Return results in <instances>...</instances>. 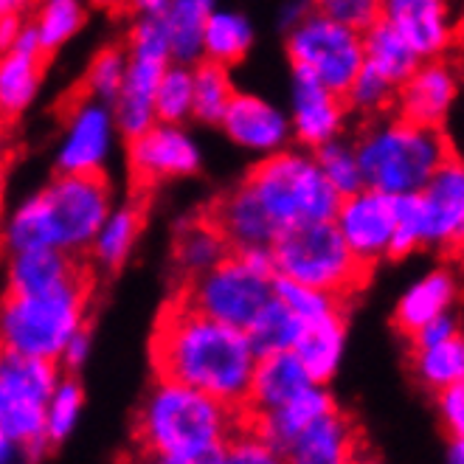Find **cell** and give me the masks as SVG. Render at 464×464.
I'll return each mask as SVG.
<instances>
[{
    "label": "cell",
    "instance_id": "obj_1",
    "mask_svg": "<svg viewBox=\"0 0 464 464\" xmlns=\"http://www.w3.org/2000/svg\"><path fill=\"white\" fill-rule=\"evenodd\" d=\"M152 366L158 377L206 392L242 411L256 352L242 330L198 313L178 295L158 318Z\"/></svg>",
    "mask_w": 464,
    "mask_h": 464
},
{
    "label": "cell",
    "instance_id": "obj_2",
    "mask_svg": "<svg viewBox=\"0 0 464 464\" xmlns=\"http://www.w3.org/2000/svg\"><path fill=\"white\" fill-rule=\"evenodd\" d=\"M237 408L206 392L158 377L141 405L135 433L141 448L158 461L220 464L237 430Z\"/></svg>",
    "mask_w": 464,
    "mask_h": 464
},
{
    "label": "cell",
    "instance_id": "obj_3",
    "mask_svg": "<svg viewBox=\"0 0 464 464\" xmlns=\"http://www.w3.org/2000/svg\"><path fill=\"white\" fill-rule=\"evenodd\" d=\"M113 208L111 183L102 172H60L45 188L23 200L4 226V245L14 251L60 248L68 254L88 245Z\"/></svg>",
    "mask_w": 464,
    "mask_h": 464
},
{
    "label": "cell",
    "instance_id": "obj_4",
    "mask_svg": "<svg viewBox=\"0 0 464 464\" xmlns=\"http://www.w3.org/2000/svg\"><path fill=\"white\" fill-rule=\"evenodd\" d=\"M363 186L389 198L411 195L453 155L442 127H425L405 119L386 121L369 130L354 147Z\"/></svg>",
    "mask_w": 464,
    "mask_h": 464
},
{
    "label": "cell",
    "instance_id": "obj_5",
    "mask_svg": "<svg viewBox=\"0 0 464 464\" xmlns=\"http://www.w3.org/2000/svg\"><path fill=\"white\" fill-rule=\"evenodd\" d=\"M88 295V273L40 293H6L0 302V349L57 363L85 321Z\"/></svg>",
    "mask_w": 464,
    "mask_h": 464
},
{
    "label": "cell",
    "instance_id": "obj_6",
    "mask_svg": "<svg viewBox=\"0 0 464 464\" xmlns=\"http://www.w3.org/2000/svg\"><path fill=\"white\" fill-rule=\"evenodd\" d=\"M245 186L276 231L333 220L341 203V195L324 178L315 158L302 152H270L248 175Z\"/></svg>",
    "mask_w": 464,
    "mask_h": 464
},
{
    "label": "cell",
    "instance_id": "obj_7",
    "mask_svg": "<svg viewBox=\"0 0 464 464\" xmlns=\"http://www.w3.org/2000/svg\"><path fill=\"white\" fill-rule=\"evenodd\" d=\"M276 276L304 282L335 298L358 293L369 279V265L358 262L333 220L282 228L270 242Z\"/></svg>",
    "mask_w": 464,
    "mask_h": 464
},
{
    "label": "cell",
    "instance_id": "obj_8",
    "mask_svg": "<svg viewBox=\"0 0 464 464\" xmlns=\"http://www.w3.org/2000/svg\"><path fill=\"white\" fill-rule=\"evenodd\" d=\"M57 363L0 349V433L25 456H40L45 440V400L57 383Z\"/></svg>",
    "mask_w": 464,
    "mask_h": 464
},
{
    "label": "cell",
    "instance_id": "obj_9",
    "mask_svg": "<svg viewBox=\"0 0 464 464\" xmlns=\"http://www.w3.org/2000/svg\"><path fill=\"white\" fill-rule=\"evenodd\" d=\"M273 279L276 276L254 270L237 251H231L223 262L188 279L180 298L198 313L245 333L273 298Z\"/></svg>",
    "mask_w": 464,
    "mask_h": 464
},
{
    "label": "cell",
    "instance_id": "obj_10",
    "mask_svg": "<svg viewBox=\"0 0 464 464\" xmlns=\"http://www.w3.org/2000/svg\"><path fill=\"white\" fill-rule=\"evenodd\" d=\"M287 53L293 68L307 71L324 88L343 96L363 65V40L361 32L313 9L290 25Z\"/></svg>",
    "mask_w": 464,
    "mask_h": 464
},
{
    "label": "cell",
    "instance_id": "obj_11",
    "mask_svg": "<svg viewBox=\"0 0 464 464\" xmlns=\"http://www.w3.org/2000/svg\"><path fill=\"white\" fill-rule=\"evenodd\" d=\"M169 63H172V51L160 17H144L130 34L124 85L116 102L111 104L116 127L127 139L155 124L152 99H155L158 79Z\"/></svg>",
    "mask_w": 464,
    "mask_h": 464
},
{
    "label": "cell",
    "instance_id": "obj_12",
    "mask_svg": "<svg viewBox=\"0 0 464 464\" xmlns=\"http://www.w3.org/2000/svg\"><path fill=\"white\" fill-rule=\"evenodd\" d=\"M113 107L79 93L71 104L65 132L60 141V172H102L116 144Z\"/></svg>",
    "mask_w": 464,
    "mask_h": 464
},
{
    "label": "cell",
    "instance_id": "obj_13",
    "mask_svg": "<svg viewBox=\"0 0 464 464\" xmlns=\"http://www.w3.org/2000/svg\"><path fill=\"white\" fill-rule=\"evenodd\" d=\"M333 226L338 228L352 256L372 267L374 262L389 256L392 226H394L392 198L377 192V188L361 186L358 192L341 198Z\"/></svg>",
    "mask_w": 464,
    "mask_h": 464
},
{
    "label": "cell",
    "instance_id": "obj_14",
    "mask_svg": "<svg viewBox=\"0 0 464 464\" xmlns=\"http://www.w3.org/2000/svg\"><path fill=\"white\" fill-rule=\"evenodd\" d=\"M200 150L180 124L155 121L130 139V169L139 183L188 178L200 169Z\"/></svg>",
    "mask_w": 464,
    "mask_h": 464
},
{
    "label": "cell",
    "instance_id": "obj_15",
    "mask_svg": "<svg viewBox=\"0 0 464 464\" xmlns=\"http://www.w3.org/2000/svg\"><path fill=\"white\" fill-rule=\"evenodd\" d=\"M377 17L397 29L420 60L445 57L456 43V23L448 0H377Z\"/></svg>",
    "mask_w": 464,
    "mask_h": 464
},
{
    "label": "cell",
    "instance_id": "obj_16",
    "mask_svg": "<svg viewBox=\"0 0 464 464\" xmlns=\"http://www.w3.org/2000/svg\"><path fill=\"white\" fill-rule=\"evenodd\" d=\"M425 245L459 251L464 237V167L450 155L420 188Z\"/></svg>",
    "mask_w": 464,
    "mask_h": 464
},
{
    "label": "cell",
    "instance_id": "obj_17",
    "mask_svg": "<svg viewBox=\"0 0 464 464\" xmlns=\"http://www.w3.org/2000/svg\"><path fill=\"white\" fill-rule=\"evenodd\" d=\"M456 91H459L456 65L445 63L442 57L422 60L397 85L394 93L397 113L405 121L442 127L445 116L450 113V107L456 102Z\"/></svg>",
    "mask_w": 464,
    "mask_h": 464
},
{
    "label": "cell",
    "instance_id": "obj_18",
    "mask_svg": "<svg viewBox=\"0 0 464 464\" xmlns=\"http://www.w3.org/2000/svg\"><path fill=\"white\" fill-rule=\"evenodd\" d=\"M346 116L343 96L324 88L315 76L293 68V132L307 147H321L338 139Z\"/></svg>",
    "mask_w": 464,
    "mask_h": 464
},
{
    "label": "cell",
    "instance_id": "obj_19",
    "mask_svg": "<svg viewBox=\"0 0 464 464\" xmlns=\"http://www.w3.org/2000/svg\"><path fill=\"white\" fill-rule=\"evenodd\" d=\"M220 127L226 135L251 152H276L290 139V119L279 111L276 104H270L251 93H234L226 113L220 119Z\"/></svg>",
    "mask_w": 464,
    "mask_h": 464
},
{
    "label": "cell",
    "instance_id": "obj_20",
    "mask_svg": "<svg viewBox=\"0 0 464 464\" xmlns=\"http://www.w3.org/2000/svg\"><path fill=\"white\" fill-rule=\"evenodd\" d=\"M358 428L338 408H330L326 414L295 433V440L285 448L282 459H290L295 464H343L358 456Z\"/></svg>",
    "mask_w": 464,
    "mask_h": 464
},
{
    "label": "cell",
    "instance_id": "obj_21",
    "mask_svg": "<svg viewBox=\"0 0 464 464\" xmlns=\"http://www.w3.org/2000/svg\"><path fill=\"white\" fill-rule=\"evenodd\" d=\"M307 386H313V377L295 358L293 349L273 352L256 358L254 374H251V389L245 397L242 411L245 417H259L267 414L273 408L285 405L295 394H302Z\"/></svg>",
    "mask_w": 464,
    "mask_h": 464
},
{
    "label": "cell",
    "instance_id": "obj_22",
    "mask_svg": "<svg viewBox=\"0 0 464 464\" xmlns=\"http://www.w3.org/2000/svg\"><path fill=\"white\" fill-rule=\"evenodd\" d=\"M330 408H335L333 397L326 394V389L321 383H313L302 394L287 400L285 405L273 408V411L259 414V417H248V422L256 433L265 436V440L270 442V448L276 450V456L282 459L285 448L295 440V433L302 428H307L321 414H326Z\"/></svg>",
    "mask_w": 464,
    "mask_h": 464
},
{
    "label": "cell",
    "instance_id": "obj_23",
    "mask_svg": "<svg viewBox=\"0 0 464 464\" xmlns=\"http://www.w3.org/2000/svg\"><path fill=\"white\" fill-rule=\"evenodd\" d=\"M208 220L223 231L234 251L251 248V245H270L273 237L279 234L245 183L211 208Z\"/></svg>",
    "mask_w": 464,
    "mask_h": 464
},
{
    "label": "cell",
    "instance_id": "obj_24",
    "mask_svg": "<svg viewBox=\"0 0 464 464\" xmlns=\"http://www.w3.org/2000/svg\"><path fill=\"white\" fill-rule=\"evenodd\" d=\"M343 343H346V326L343 315L330 313L318 321L302 324V333H298L293 352L295 358L302 361L307 374L313 377V383H330L335 377L341 358H343Z\"/></svg>",
    "mask_w": 464,
    "mask_h": 464
},
{
    "label": "cell",
    "instance_id": "obj_25",
    "mask_svg": "<svg viewBox=\"0 0 464 464\" xmlns=\"http://www.w3.org/2000/svg\"><path fill=\"white\" fill-rule=\"evenodd\" d=\"M82 267L73 254L60 248H25L12 254L9 265V293H40L79 279Z\"/></svg>",
    "mask_w": 464,
    "mask_h": 464
},
{
    "label": "cell",
    "instance_id": "obj_26",
    "mask_svg": "<svg viewBox=\"0 0 464 464\" xmlns=\"http://www.w3.org/2000/svg\"><path fill=\"white\" fill-rule=\"evenodd\" d=\"M456 293H459V285H456V273L448 270V267H440L422 276L417 285H411L394 310V324L402 335H411L417 326H422L425 321L442 315V313H450L453 310V302H456Z\"/></svg>",
    "mask_w": 464,
    "mask_h": 464
},
{
    "label": "cell",
    "instance_id": "obj_27",
    "mask_svg": "<svg viewBox=\"0 0 464 464\" xmlns=\"http://www.w3.org/2000/svg\"><path fill=\"white\" fill-rule=\"evenodd\" d=\"M43 57L45 53L25 48L0 51V116H20L34 102L43 82Z\"/></svg>",
    "mask_w": 464,
    "mask_h": 464
},
{
    "label": "cell",
    "instance_id": "obj_28",
    "mask_svg": "<svg viewBox=\"0 0 464 464\" xmlns=\"http://www.w3.org/2000/svg\"><path fill=\"white\" fill-rule=\"evenodd\" d=\"M214 4L217 0H172L169 9L160 14L172 63L192 65L203 60V25L214 12Z\"/></svg>",
    "mask_w": 464,
    "mask_h": 464
},
{
    "label": "cell",
    "instance_id": "obj_29",
    "mask_svg": "<svg viewBox=\"0 0 464 464\" xmlns=\"http://www.w3.org/2000/svg\"><path fill=\"white\" fill-rule=\"evenodd\" d=\"M361 40H363V65L383 73L394 85H400L422 63L417 57V51L383 17H377L372 25H366L361 32Z\"/></svg>",
    "mask_w": 464,
    "mask_h": 464
},
{
    "label": "cell",
    "instance_id": "obj_30",
    "mask_svg": "<svg viewBox=\"0 0 464 464\" xmlns=\"http://www.w3.org/2000/svg\"><path fill=\"white\" fill-rule=\"evenodd\" d=\"M141 226H144V214H141L139 206L111 208L104 220H102V226L96 228L88 251L93 254V259L102 267L116 270L130 259L135 242H139Z\"/></svg>",
    "mask_w": 464,
    "mask_h": 464
},
{
    "label": "cell",
    "instance_id": "obj_31",
    "mask_svg": "<svg viewBox=\"0 0 464 464\" xmlns=\"http://www.w3.org/2000/svg\"><path fill=\"white\" fill-rule=\"evenodd\" d=\"M231 251L234 248L228 245V239L211 220L186 223L178 234V242H175L178 267L186 273L188 279L200 276V273H206L217 262H223Z\"/></svg>",
    "mask_w": 464,
    "mask_h": 464
},
{
    "label": "cell",
    "instance_id": "obj_32",
    "mask_svg": "<svg viewBox=\"0 0 464 464\" xmlns=\"http://www.w3.org/2000/svg\"><path fill=\"white\" fill-rule=\"evenodd\" d=\"M254 43V29L248 17L237 12H211L203 25V60L237 65Z\"/></svg>",
    "mask_w": 464,
    "mask_h": 464
},
{
    "label": "cell",
    "instance_id": "obj_33",
    "mask_svg": "<svg viewBox=\"0 0 464 464\" xmlns=\"http://www.w3.org/2000/svg\"><path fill=\"white\" fill-rule=\"evenodd\" d=\"M234 82L226 65L198 60L192 68V116L208 124H220L234 96Z\"/></svg>",
    "mask_w": 464,
    "mask_h": 464
},
{
    "label": "cell",
    "instance_id": "obj_34",
    "mask_svg": "<svg viewBox=\"0 0 464 464\" xmlns=\"http://www.w3.org/2000/svg\"><path fill=\"white\" fill-rule=\"evenodd\" d=\"M414 372L420 377V383L433 392L461 383L464 380V341H461V335L414 349Z\"/></svg>",
    "mask_w": 464,
    "mask_h": 464
},
{
    "label": "cell",
    "instance_id": "obj_35",
    "mask_svg": "<svg viewBox=\"0 0 464 464\" xmlns=\"http://www.w3.org/2000/svg\"><path fill=\"white\" fill-rule=\"evenodd\" d=\"M298 333H302V321H298L276 295L270 298V302L262 307V313L248 324V330H245V335H248V341L256 352V358L293 349Z\"/></svg>",
    "mask_w": 464,
    "mask_h": 464
},
{
    "label": "cell",
    "instance_id": "obj_36",
    "mask_svg": "<svg viewBox=\"0 0 464 464\" xmlns=\"http://www.w3.org/2000/svg\"><path fill=\"white\" fill-rule=\"evenodd\" d=\"M82 23H85V9L79 0H43L29 25L40 43V51L48 53L65 45L82 29Z\"/></svg>",
    "mask_w": 464,
    "mask_h": 464
},
{
    "label": "cell",
    "instance_id": "obj_37",
    "mask_svg": "<svg viewBox=\"0 0 464 464\" xmlns=\"http://www.w3.org/2000/svg\"><path fill=\"white\" fill-rule=\"evenodd\" d=\"M155 121L180 124L192 116V68L169 63L155 88Z\"/></svg>",
    "mask_w": 464,
    "mask_h": 464
},
{
    "label": "cell",
    "instance_id": "obj_38",
    "mask_svg": "<svg viewBox=\"0 0 464 464\" xmlns=\"http://www.w3.org/2000/svg\"><path fill=\"white\" fill-rule=\"evenodd\" d=\"M82 405H85V394L76 380H57L45 400V440L48 445H57L68 440L71 430L79 422Z\"/></svg>",
    "mask_w": 464,
    "mask_h": 464
},
{
    "label": "cell",
    "instance_id": "obj_39",
    "mask_svg": "<svg viewBox=\"0 0 464 464\" xmlns=\"http://www.w3.org/2000/svg\"><path fill=\"white\" fill-rule=\"evenodd\" d=\"M392 211H394V226H392L389 256L405 259L414 251L425 248V223H422L420 192L392 198Z\"/></svg>",
    "mask_w": 464,
    "mask_h": 464
},
{
    "label": "cell",
    "instance_id": "obj_40",
    "mask_svg": "<svg viewBox=\"0 0 464 464\" xmlns=\"http://www.w3.org/2000/svg\"><path fill=\"white\" fill-rule=\"evenodd\" d=\"M273 295L279 298V302L302 321V324H310V321H318L330 313H338L341 307V298L324 293L318 287H310L304 282H293V279H285V276H276L273 279Z\"/></svg>",
    "mask_w": 464,
    "mask_h": 464
},
{
    "label": "cell",
    "instance_id": "obj_41",
    "mask_svg": "<svg viewBox=\"0 0 464 464\" xmlns=\"http://www.w3.org/2000/svg\"><path fill=\"white\" fill-rule=\"evenodd\" d=\"M124 73H127V51L116 45L102 48L88 65L85 82H82V93L96 102L113 104L124 85Z\"/></svg>",
    "mask_w": 464,
    "mask_h": 464
},
{
    "label": "cell",
    "instance_id": "obj_42",
    "mask_svg": "<svg viewBox=\"0 0 464 464\" xmlns=\"http://www.w3.org/2000/svg\"><path fill=\"white\" fill-rule=\"evenodd\" d=\"M315 163L341 198L358 192L363 186L361 163H358V155H354V147H349L338 139L315 147Z\"/></svg>",
    "mask_w": 464,
    "mask_h": 464
},
{
    "label": "cell",
    "instance_id": "obj_43",
    "mask_svg": "<svg viewBox=\"0 0 464 464\" xmlns=\"http://www.w3.org/2000/svg\"><path fill=\"white\" fill-rule=\"evenodd\" d=\"M394 93H397L394 82H389L383 73H377L369 65H361V71L349 82L343 102L349 107H354V111L380 113V111H386L389 104H394Z\"/></svg>",
    "mask_w": 464,
    "mask_h": 464
},
{
    "label": "cell",
    "instance_id": "obj_44",
    "mask_svg": "<svg viewBox=\"0 0 464 464\" xmlns=\"http://www.w3.org/2000/svg\"><path fill=\"white\" fill-rule=\"evenodd\" d=\"M315 9L354 32H363L380 14L377 0H315Z\"/></svg>",
    "mask_w": 464,
    "mask_h": 464
},
{
    "label": "cell",
    "instance_id": "obj_45",
    "mask_svg": "<svg viewBox=\"0 0 464 464\" xmlns=\"http://www.w3.org/2000/svg\"><path fill=\"white\" fill-rule=\"evenodd\" d=\"M276 459H279L276 450H273L270 442L254 428L245 433L234 430L226 445V461H234V464H270Z\"/></svg>",
    "mask_w": 464,
    "mask_h": 464
},
{
    "label": "cell",
    "instance_id": "obj_46",
    "mask_svg": "<svg viewBox=\"0 0 464 464\" xmlns=\"http://www.w3.org/2000/svg\"><path fill=\"white\" fill-rule=\"evenodd\" d=\"M440 417L445 422V428L450 430V436H461L464 433V386L453 383L440 389Z\"/></svg>",
    "mask_w": 464,
    "mask_h": 464
},
{
    "label": "cell",
    "instance_id": "obj_47",
    "mask_svg": "<svg viewBox=\"0 0 464 464\" xmlns=\"http://www.w3.org/2000/svg\"><path fill=\"white\" fill-rule=\"evenodd\" d=\"M459 335V324L450 313H442V315H436L430 321H425L422 326H417V330L408 335L411 338V346L420 349V346H430V343H440V341H448Z\"/></svg>",
    "mask_w": 464,
    "mask_h": 464
},
{
    "label": "cell",
    "instance_id": "obj_48",
    "mask_svg": "<svg viewBox=\"0 0 464 464\" xmlns=\"http://www.w3.org/2000/svg\"><path fill=\"white\" fill-rule=\"evenodd\" d=\"M88 354H91V333L85 330V324L79 326V330L68 338L63 354H60V361L68 366V369H79L82 363L88 361Z\"/></svg>",
    "mask_w": 464,
    "mask_h": 464
},
{
    "label": "cell",
    "instance_id": "obj_49",
    "mask_svg": "<svg viewBox=\"0 0 464 464\" xmlns=\"http://www.w3.org/2000/svg\"><path fill=\"white\" fill-rule=\"evenodd\" d=\"M23 25V14H0V51H9L17 43Z\"/></svg>",
    "mask_w": 464,
    "mask_h": 464
},
{
    "label": "cell",
    "instance_id": "obj_50",
    "mask_svg": "<svg viewBox=\"0 0 464 464\" xmlns=\"http://www.w3.org/2000/svg\"><path fill=\"white\" fill-rule=\"evenodd\" d=\"M23 459H29L25 450L17 442H12L6 433H0V464H12V461H23Z\"/></svg>",
    "mask_w": 464,
    "mask_h": 464
},
{
    "label": "cell",
    "instance_id": "obj_51",
    "mask_svg": "<svg viewBox=\"0 0 464 464\" xmlns=\"http://www.w3.org/2000/svg\"><path fill=\"white\" fill-rule=\"evenodd\" d=\"M172 0H132V9H139L144 17H160L169 9Z\"/></svg>",
    "mask_w": 464,
    "mask_h": 464
},
{
    "label": "cell",
    "instance_id": "obj_52",
    "mask_svg": "<svg viewBox=\"0 0 464 464\" xmlns=\"http://www.w3.org/2000/svg\"><path fill=\"white\" fill-rule=\"evenodd\" d=\"M99 9H107V12H127L132 9V0H93Z\"/></svg>",
    "mask_w": 464,
    "mask_h": 464
},
{
    "label": "cell",
    "instance_id": "obj_53",
    "mask_svg": "<svg viewBox=\"0 0 464 464\" xmlns=\"http://www.w3.org/2000/svg\"><path fill=\"white\" fill-rule=\"evenodd\" d=\"M464 445H461V436H453V445H450V450H448V459L453 461V464H461V459H464Z\"/></svg>",
    "mask_w": 464,
    "mask_h": 464
}]
</instances>
